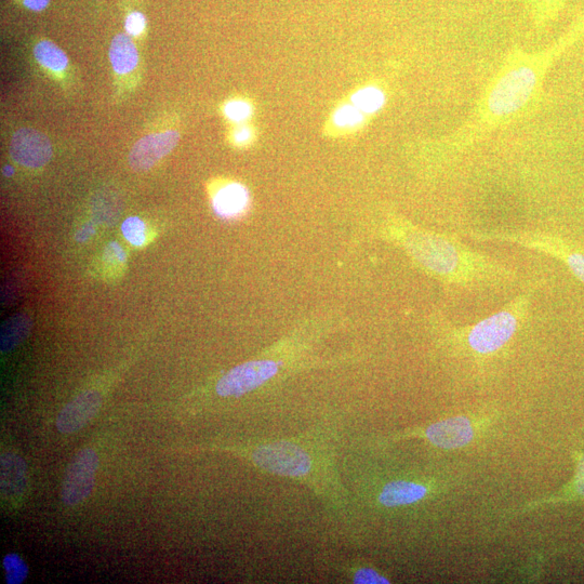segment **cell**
I'll return each mask as SVG.
<instances>
[{
	"label": "cell",
	"instance_id": "24",
	"mask_svg": "<svg viewBox=\"0 0 584 584\" xmlns=\"http://www.w3.org/2000/svg\"><path fill=\"white\" fill-rule=\"evenodd\" d=\"M122 231L126 240L137 247H141L146 241V227L138 217L128 218L122 225Z\"/></svg>",
	"mask_w": 584,
	"mask_h": 584
},
{
	"label": "cell",
	"instance_id": "4",
	"mask_svg": "<svg viewBox=\"0 0 584 584\" xmlns=\"http://www.w3.org/2000/svg\"><path fill=\"white\" fill-rule=\"evenodd\" d=\"M469 236L480 242L511 243L542 252V254L562 261L577 280L584 285V251L562 237L539 231H471Z\"/></svg>",
	"mask_w": 584,
	"mask_h": 584
},
{
	"label": "cell",
	"instance_id": "7",
	"mask_svg": "<svg viewBox=\"0 0 584 584\" xmlns=\"http://www.w3.org/2000/svg\"><path fill=\"white\" fill-rule=\"evenodd\" d=\"M280 364L271 360L252 361L233 368L217 384L222 397H240L254 391L275 377Z\"/></svg>",
	"mask_w": 584,
	"mask_h": 584
},
{
	"label": "cell",
	"instance_id": "2",
	"mask_svg": "<svg viewBox=\"0 0 584 584\" xmlns=\"http://www.w3.org/2000/svg\"><path fill=\"white\" fill-rule=\"evenodd\" d=\"M390 232L418 267L444 285L474 290L502 287L516 280L515 271L506 264L453 236L419 229L401 220L393 221Z\"/></svg>",
	"mask_w": 584,
	"mask_h": 584
},
{
	"label": "cell",
	"instance_id": "23",
	"mask_svg": "<svg viewBox=\"0 0 584 584\" xmlns=\"http://www.w3.org/2000/svg\"><path fill=\"white\" fill-rule=\"evenodd\" d=\"M223 113L229 121L235 124H246L254 114V106L245 99H233L225 103Z\"/></svg>",
	"mask_w": 584,
	"mask_h": 584
},
{
	"label": "cell",
	"instance_id": "12",
	"mask_svg": "<svg viewBox=\"0 0 584 584\" xmlns=\"http://www.w3.org/2000/svg\"><path fill=\"white\" fill-rule=\"evenodd\" d=\"M250 205V194L245 185L230 182L212 197V208L222 219H237L245 215Z\"/></svg>",
	"mask_w": 584,
	"mask_h": 584
},
{
	"label": "cell",
	"instance_id": "27",
	"mask_svg": "<svg viewBox=\"0 0 584 584\" xmlns=\"http://www.w3.org/2000/svg\"><path fill=\"white\" fill-rule=\"evenodd\" d=\"M145 26L146 20L141 12H132L126 18L125 29L130 36H140L144 32Z\"/></svg>",
	"mask_w": 584,
	"mask_h": 584
},
{
	"label": "cell",
	"instance_id": "3",
	"mask_svg": "<svg viewBox=\"0 0 584 584\" xmlns=\"http://www.w3.org/2000/svg\"><path fill=\"white\" fill-rule=\"evenodd\" d=\"M535 287L516 296L498 312L467 326L447 324V342L475 358H487L506 349L525 325Z\"/></svg>",
	"mask_w": 584,
	"mask_h": 584
},
{
	"label": "cell",
	"instance_id": "25",
	"mask_svg": "<svg viewBox=\"0 0 584 584\" xmlns=\"http://www.w3.org/2000/svg\"><path fill=\"white\" fill-rule=\"evenodd\" d=\"M353 582L356 584H386L390 583L387 577H384L375 569L360 568L353 576Z\"/></svg>",
	"mask_w": 584,
	"mask_h": 584
},
{
	"label": "cell",
	"instance_id": "5",
	"mask_svg": "<svg viewBox=\"0 0 584 584\" xmlns=\"http://www.w3.org/2000/svg\"><path fill=\"white\" fill-rule=\"evenodd\" d=\"M251 460L262 470L291 479H305L314 469L313 458L308 451L290 442L257 446L252 450Z\"/></svg>",
	"mask_w": 584,
	"mask_h": 584
},
{
	"label": "cell",
	"instance_id": "13",
	"mask_svg": "<svg viewBox=\"0 0 584 584\" xmlns=\"http://www.w3.org/2000/svg\"><path fill=\"white\" fill-rule=\"evenodd\" d=\"M431 491L432 487L422 482L397 480L382 488L378 500L387 508L405 507L426 499Z\"/></svg>",
	"mask_w": 584,
	"mask_h": 584
},
{
	"label": "cell",
	"instance_id": "11",
	"mask_svg": "<svg viewBox=\"0 0 584 584\" xmlns=\"http://www.w3.org/2000/svg\"><path fill=\"white\" fill-rule=\"evenodd\" d=\"M102 406V396L97 391H85L60 411L56 424L62 434L82 430L94 419Z\"/></svg>",
	"mask_w": 584,
	"mask_h": 584
},
{
	"label": "cell",
	"instance_id": "21",
	"mask_svg": "<svg viewBox=\"0 0 584 584\" xmlns=\"http://www.w3.org/2000/svg\"><path fill=\"white\" fill-rule=\"evenodd\" d=\"M584 498V456L579 459L577 474L572 485L565 493L561 496H556L553 498L543 499L538 502L529 504L521 508V511H527L529 509H534L538 506H543V504L556 503L564 500L581 499Z\"/></svg>",
	"mask_w": 584,
	"mask_h": 584
},
{
	"label": "cell",
	"instance_id": "20",
	"mask_svg": "<svg viewBox=\"0 0 584 584\" xmlns=\"http://www.w3.org/2000/svg\"><path fill=\"white\" fill-rule=\"evenodd\" d=\"M535 28H547L562 10L564 0H526Z\"/></svg>",
	"mask_w": 584,
	"mask_h": 584
},
{
	"label": "cell",
	"instance_id": "19",
	"mask_svg": "<svg viewBox=\"0 0 584 584\" xmlns=\"http://www.w3.org/2000/svg\"><path fill=\"white\" fill-rule=\"evenodd\" d=\"M34 56L39 64L51 72L62 73L68 69V57L58 46L49 41L38 43L34 48Z\"/></svg>",
	"mask_w": 584,
	"mask_h": 584
},
{
	"label": "cell",
	"instance_id": "6",
	"mask_svg": "<svg viewBox=\"0 0 584 584\" xmlns=\"http://www.w3.org/2000/svg\"><path fill=\"white\" fill-rule=\"evenodd\" d=\"M99 457L96 451L85 448L75 455L65 472L61 497L66 506L84 502L94 491Z\"/></svg>",
	"mask_w": 584,
	"mask_h": 584
},
{
	"label": "cell",
	"instance_id": "9",
	"mask_svg": "<svg viewBox=\"0 0 584 584\" xmlns=\"http://www.w3.org/2000/svg\"><path fill=\"white\" fill-rule=\"evenodd\" d=\"M10 155L13 161L23 167L39 169L50 162L52 145L43 132L32 128H22L12 136Z\"/></svg>",
	"mask_w": 584,
	"mask_h": 584
},
{
	"label": "cell",
	"instance_id": "15",
	"mask_svg": "<svg viewBox=\"0 0 584 584\" xmlns=\"http://www.w3.org/2000/svg\"><path fill=\"white\" fill-rule=\"evenodd\" d=\"M110 61L115 73L127 75L139 64V52L134 42L125 34L114 37L110 48Z\"/></svg>",
	"mask_w": 584,
	"mask_h": 584
},
{
	"label": "cell",
	"instance_id": "14",
	"mask_svg": "<svg viewBox=\"0 0 584 584\" xmlns=\"http://www.w3.org/2000/svg\"><path fill=\"white\" fill-rule=\"evenodd\" d=\"M28 484V468L25 461L16 454L7 453L0 460V490L3 498L20 497Z\"/></svg>",
	"mask_w": 584,
	"mask_h": 584
},
{
	"label": "cell",
	"instance_id": "22",
	"mask_svg": "<svg viewBox=\"0 0 584 584\" xmlns=\"http://www.w3.org/2000/svg\"><path fill=\"white\" fill-rule=\"evenodd\" d=\"M8 584H21L29 576V567L18 554H8L4 559Z\"/></svg>",
	"mask_w": 584,
	"mask_h": 584
},
{
	"label": "cell",
	"instance_id": "16",
	"mask_svg": "<svg viewBox=\"0 0 584 584\" xmlns=\"http://www.w3.org/2000/svg\"><path fill=\"white\" fill-rule=\"evenodd\" d=\"M388 92L380 84H368L357 89L351 97V103L369 117H374L386 106Z\"/></svg>",
	"mask_w": 584,
	"mask_h": 584
},
{
	"label": "cell",
	"instance_id": "18",
	"mask_svg": "<svg viewBox=\"0 0 584 584\" xmlns=\"http://www.w3.org/2000/svg\"><path fill=\"white\" fill-rule=\"evenodd\" d=\"M368 118L369 116L350 102L338 106L331 115L330 124L336 131L349 134V132H355L365 126Z\"/></svg>",
	"mask_w": 584,
	"mask_h": 584
},
{
	"label": "cell",
	"instance_id": "8",
	"mask_svg": "<svg viewBox=\"0 0 584 584\" xmlns=\"http://www.w3.org/2000/svg\"><path fill=\"white\" fill-rule=\"evenodd\" d=\"M476 432L475 422L471 418L459 416L435 422L426 429L409 432L403 437L419 436L438 448L454 450L471 444Z\"/></svg>",
	"mask_w": 584,
	"mask_h": 584
},
{
	"label": "cell",
	"instance_id": "28",
	"mask_svg": "<svg viewBox=\"0 0 584 584\" xmlns=\"http://www.w3.org/2000/svg\"><path fill=\"white\" fill-rule=\"evenodd\" d=\"M50 3V0H24V6L33 11H42Z\"/></svg>",
	"mask_w": 584,
	"mask_h": 584
},
{
	"label": "cell",
	"instance_id": "26",
	"mask_svg": "<svg viewBox=\"0 0 584 584\" xmlns=\"http://www.w3.org/2000/svg\"><path fill=\"white\" fill-rule=\"evenodd\" d=\"M255 129L247 124L238 125L232 132V141L235 145L244 148L255 141Z\"/></svg>",
	"mask_w": 584,
	"mask_h": 584
},
{
	"label": "cell",
	"instance_id": "10",
	"mask_svg": "<svg viewBox=\"0 0 584 584\" xmlns=\"http://www.w3.org/2000/svg\"><path fill=\"white\" fill-rule=\"evenodd\" d=\"M180 140L179 132L167 130L156 132L140 139L129 154V165L137 172L152 169L161 159L176 148Z\"/></svg>",
	"mask_w": 584,
	"mask_h": 584
},
{
	"label": "cell",
	"instance_id": "17",
	"mask_svg": "<svg viewBox=\"0 0 584 584\" xmlns=\"http://www.w3.org/2000/svg\"><path fill=\"white\" fill-rule=\"evenodd\" d=\"M31 328L32 321L28 315L18 314L9 318L0 334V350L3 353L15 350L29 336Z\"/></svg>",
	"mask_w": 584,
	"mask_h": 584
},
{
	"label": "cell",
	"instance_id": "1",
	"mask_svg": "<svg viewBox=\"0 0 584 584\" xmlns=\"http://www.w3.org/2000/svg\"><path fill=\"white\" fill-rule=\"evenodd\" d=\"M584 35V19L549 47L530 51L511 47L487 82L469 117L450 135L434 142L440 161H454L495 132L522 121L541 101L553 65Z\"/></svg>",
	"mask_w": 584,
	"mask_h": 584
},
{
	"label": "cell",
	"instance_id": "29",
	"mask_svg": "<svg viewBox=\"0 0 584 584\" xmlns=\"http://www.w3.org/2000/svg\"><path fill=\"white\" fill-rule=\"evenodd\" d=\"M4 174L6 176H8V177L11 176V175H13V169L11 167H9V166L5 167L4 168Z\"/></svg>",
	"mask_w": 584,
	"mask_h": 584
}]
</instances>
